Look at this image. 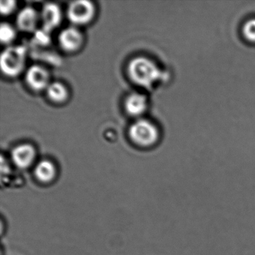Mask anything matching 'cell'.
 Wrapping results in <instances>:
<instances>
[{
  "label": "cell",
  "instance_id": "obj_1",
  "mask_svg": "<svg viewBox=\"0 0 255 255\" xmlns=\"http://www.w3.org/2000/svg\"><path fill=\"white\" fill-rule=\"evenodd\" d=\"M128 73L130 80L138 86L149 88L161 77L157 65L146 57L134 58L128 64Z\"/></svg>",
  "mask_w": 255,
  "mask_h": 255
},
{
  "label": "cell",
  "instance_id": "obj_2",
  "mask_svg": "<svg viewBox=\"0 0 255 255\" xmlns=\"http://www.w3.org/2000/svg\"><path fill=\"white\" fill-rule=\"evenodd\" d=\"M26 56V48L24 46L7 47L2 52L0 57L2 73L8 77H17L24 68Z\"/></svg>",
  "mask_w": 255,
  "mask_h": 255
},
{
  "label": "cell",
  "instance_id": "obj_3",
  "mask_svg": "<svg viewBox=\"0 0 255 255\" xmlns=\"http://www.w3.org/2000/svg\"><path fill=\"white\" fill-rule=\"evenodd\" d=\"M130 139L137 145L149 147L159 138V132L154 124L146 119H138L129 128Z\"/></svg>",
  "mask_w": 255,
  "mask_h": 255
},
{
  "label": "cell",
  "instance_id": "obj_4",
  "mask_svg": "<svg viewBox=\"0 0 255 255\" xmlns=\"http://www.w3.org/2000/svg\"><path fill=\"white\" fill-rule=\"evenodd\" d=\"M95 14L94 4L88 0L71 2L67 9L68 20L74 25H86L93 19Z\"/></svg>",
  "mask_w": 255,
  "mask_h": 255
},
{
  "label": "cell",
  "instance_id": "obj_5",
  "mask_svg": "<svg viewBox=\"0 0 255 255\" xmlns=\"http://www.w3.org/2000/svg\"><path fill=\"white\" fill-rule=\"evenodd\" d=\"M40 18L42 21V29L47 33L56 29L62 20V11L60 7L53 2L44 4L41 10Z\"/></svg>",
  "mask_w": 255,
  "mask_h": 255
},
{
  "label": "cell",
  "instance_id": "obj_6",
  "mask_svg": "<svg viewBox=\"0 0 255 255\" xmlns=\"http://www.w3.org/2000/svg\"><path fill=\"white\" fill-rule=\"evenodd\" d=\"M59 43L62 50L67 52H74L80 48L83 42L81 32L74 26L63 29L59 35Z\"/></svg>",
  "mask_w": 255,
  "mask_h": 255
},
{
  "label": "cell",
  "instance_id": "obj_7",
  "mask_svg": "<svg viewBox=\"0 0 255 255\" xmlns=\"http://www.w3.org/2000/svg\"><path fill=\"white\" fill-rule=\"evenodd\" d=\"M28 86L34 91L47 89L49 86V74L47 70L40 65H32L26 73Z\"/></svg>",
  "mask_w": 255,
  "mask_h": 255
},
{
  "label": "cell",
  "instance_id": "obj_8",
  "mask_svg": "<svg viewBox=\"0 0 255 255\" xmlns=\"http://www.w3.org/2000/svg\"><path fill=\"white\" fill-rule=\"evenodd\" d=\"M40 15L32 7L26 6L19 11L16 19V24L20 30L31 32L36 31Z\"/></svg>",
  "mask_w": 255,
  "mask_h": 255
},
{
  "label": "cell",
  "instance_id": "obj_9",
  "mask_svg": "<svg viewBox=\"0 0 255 255\" xmlns=\"http://www.w3.org/2000/svg\"><path fill=\"white\" fill-rule=\"evenodd\" d=\"M35 158V150L29 144H21L13 149L11 159L16 166L26 168L32 165Z\"/></svg>",
  "mask_w": 255,
  "mask_h": 255
},
{
  "label": "cell",
  "instance_id": "obj_10",
  "mask_svg": "<svg viewBox=\"0 0 255 255\" xmlns=\"http://www.w3.org/2000/svg\"><path fill=\"white\" fill-rule=\"evenodd\" d=\"M147 98L139 93H132L127 97L125 102L127 113L132 117H138L147 110Z\"/></svg>",
  "mask_w": 255,
  "mask_h": 255
},
{
  "label": "cell",
  "instance_id": "obj_11",
  "mask_svg": "<svg viewBox=\"0 0 255 255\" xmlns=\"http://www.w3.org/2000/svg\"><path fill=\"white\" fill-rule=\"evenodd\" d=\"M35 175L40 181L48 183L56 176V167L51 161H40L35 167Z\"/></svg>",
  "mask_w": 255,
  "mask_h": 255
},
{
  "label": "cell",
  "instance_id": "obj_12",
  "mask_svg": "<svg viewBox=\"0 0 255 255\" xmlns=\"http://www.w3.org/2000/svg\"><path fill=\"white\" fill-rule=\"evenodd\" d=\"M48 98L55 103H63L68 96L67 88L59 82L50 83L47 88Z\"/></svg>",
  "mask_w": 255,
  "mask_h": 255
},
{
  "label": "cell",
  "instance_id": "obj_13",
  "mask_svg": "<svg viewBox=\"0 0 255 255\" xmlns=\"http://www.w3.org/2000/svg\"><path fill=\"white\" fill-rule=\"evenodd\" d=\"M242 35L247 42L255 44V17L248 19L242 26Z\"/></svg>",
  "mask_w": 255,
  "mask_h": 255
},
{
  "label": "cell",
  "instance_id": "obj_14",
  "mask_svg": "<svg viewBox=\"0 0 255 255\" xmlns=\"http://www.w3.org/2000/svg\"><path fill=\"white\" fill-rule=\"evenodd\" d=\"M16 37L15 29L8 23H2L0 26V41L2 44H8Z\"/></svg>",
  "mask_w": 255,
  "mask_h": 255
},
{
  "label": "cell",
  "instance_id": "obj_15",
  "mask_svg": "<svg viewBox=\"0 0 255 255\" xmlns=\"http://www.w3.org/2000/svg\"><path fill=\"white\" fill-rule=\"evenodd\" d=\"M16 5H17V2L14 0H6V1L2 0L0 2L1 14L3 15H8V14H11L15 10Z\"/></svg>",
  "mask_w": 255,
  "mask_h": 255
},
{
  "label": "cell",
  "instance_id": "obj_16",
  "mask_svg": "<svg viewBox=\"0 0 255 255\" xmlns=\"http://www.w3.org/2000/svg\"><path fill=\"white\" fill-rule=\"evenodd\" d=\"M35 41L40 45H47L50 43V33H47L42 29L35 32Z\"/></svg>",
  "mask_w": 255,
  "mask_h": 255
}]
</instances>
